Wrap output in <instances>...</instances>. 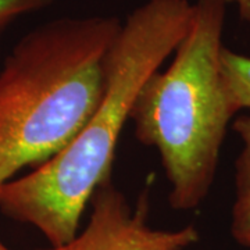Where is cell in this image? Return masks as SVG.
<instances>
[{"label":"cell","mask_w":250,"mask_h":250,"mask_svg":"<svg viewBox=\"0 0 250 250\" xmlns=\"http://www.w3.org/2000/svg\"><path fill=\"white\" fill-rule=\"evenodd\" d=\"M123 21L62 17L22 36L0 68V187L65 147L98 106Z\"/></svg>","instance_id":"obj_2"},{"label":"cell","mask_w":250,"mask_h":250,"mask_svg":"<svg viewBox=\"0 0 250 250\" xmlns=\"http://www.w3.org/2000/svg\"><path fill=\"white\" fill-rule=\"evenodd\" d=\"M89 208L88 223L71 241L42 250H185L200 238L193 225L178 229L152 227L147 223V192L132 207L111 178L95 190Z\"/></svg>","instance_id":"obj_4"},{"label":"cell","mask_w":250,"mask_h":250,"mask_svg":"<svg viewBox=\"0 0 250 250\" xmlns=\"http://www.w3.org/2000/svg\"><path fill=\"white\" fill-rule=\"evenodd\" d=\"M232 129L242 143L235 163V200L231 235L243 248H250V111L235 117Z\"/></svg>","instance_id":"obj_5"},{"label":"cell","mask_w":250,"mask_h":250,"mask_svg":"<svg viewBox=\"0 0 250 250\" xmlns=\"http://www.w3.org/2000/svg\"><path fill=\"white\" fill-rule=\"evenodd\" d=\"M224 86L233 111H250V57L224 46L221 52Z\"/></svg>","instance_id":"obj_6"},{"label":"cell","mask_w":250,"mask_h":250,"mask_svg":"<svg viewBox=\"0 0 250 250\" xmlns=\"http://www.w3.org/2000/svg\"><path fill=\"white\" fill-rule=\"evenodd\" d=\"M224 0H197L170 65L143 83L131 111L135 136L156 149L174 210L202 205L214 184L224 139L236 113L221 74Z\"/></svg>","instance_id":"obj_3"},{"label":"cell","mask_w":250,"mask_h":250,"mask_svg":"<svg viewBox=\"0 0 250 250\" xmlns=\"http://www.w3.org/2000/svg\"><path fill=\"white\" fill-rule=\"evenodd\" d=\"M0 250H10L9 248H7V246H6V245L1 242V239H0Z\"/></svg>","instance_id":"obj_9"},{"label":"cell","mask_w":250,"mask_h":250,"mask_svg":"<svg viewBox=\"0 0 250 250\" xmlns=\"http://www.w3.org/2000/svg\"><path fill=\"white\" fill-rule=\"evenodd\" d=\"M54 0H0V38L18 18L42 11Z\"/></svg>","instance_id":"obj_7"},{"label":"cell","mask_w":250,"mask_h":250,"mask_svg":"<svg viewBox=\"0 0 250 250\" xmlns=\"http://www.w3.org/2000/svg\"><path fill=\"white\" fill-rule=\"evenodd\" d=\"M193 3L146 0L126 17L104 60L103 92L80 132L24 177L0 187V211L59 248L80 232L95 190L111 178L117 146L143 83L187 35Z\"/></svg>","instance_id":"obj_1"},{"label":"cell","mask_w":250,"mask_h":250,"mask_svg":"<svg viewBox=\"0 0 250 250\" xmlns=\"http://www.w3.org/2000/svg\"><path fill=\"white\" fill-rule=\"evenodd\" d=\"M228 4H233L236 9H238V13H239V17L246 21V22H250V0H224Z\"/></svg>","instance_id":"obj_8"}]
</instances>
